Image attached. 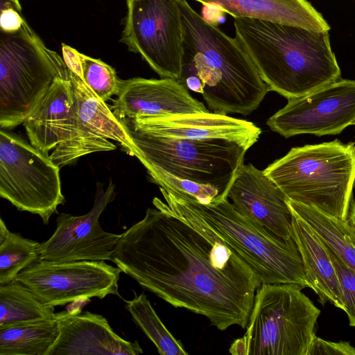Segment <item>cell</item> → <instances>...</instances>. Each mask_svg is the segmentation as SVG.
<instances>
[{
  "instance_id": "obj_1",
  "label": "cell",
  "mask_w": 355,
  "mask_h": 355,
  "mask_svg": "<svg viewBox=\"0 0 355 355\" xmlns=\"http://www.w3.org/2000/svg\"><path fill=\"white\" fill-rule=\"evenodd\" d=\"M153 204L121 234L111 261L144 288L219 330L246 328L261 285L254 270L202 224L175 215L157 197Z\"/></svg>"
},
{
  "instance_id": "obj_2",
  "label": "cell",
  "mask_w": 355,
  "mask_h": 355,
  "mask_svg": "<svg viewBox=\"0 0 355 355\" xmlns=\"http://www.w3.org/2000/svg\"><path fill=\"white\" fill-rule=\"evenodd\" d=\"M183 28L178 80L200 94L215 113L247 116L270 91L238 40L200 16L186 0H176Z\"/></svg>"
},
{
  "instance_id": "obj_3",
  "label": "cell",
  "mask_w": 355,
  "mask_h": 355,
  "mask_svg": "<svg viewBox=\"0 0 355 355\" xmlns=\"http://www.w3.org/2000/svg\"><path fill=\"white\" fill-rule=\"evenodd\" d=\"M132 143L131 155L164 189L191 196L202 203L227 198L244 157L256 141L225 138H178L142 130L119 119Z\"/></svg>"
},
{
  "instance_id": "obj_4",
  "label": "cell",
  "mask_w": 355,
  "mask_h": 355,
  "mask_svg": "<svg viewBox=\"0 0 355 355\" xmlns=\"http://www.w3.org/2000/svg\"><path fill=\"white\" fill-rule=\"evenodd\" d=\"M236 39L268 85L287 99L340 78L328 31L251 18H234Z\"/></svg>"
},
{
  "instance_id": "obj_5",
  "label": "cell",
  "mask_w": 355,
  "mask_h": 355,
  "mask_svg": "<svg viewBox=\"0 0 355 355\" xmlns=\"http://www.w3.org/2000/svg\"><path fill=\"white\" fill-rule=\"evenodd\" d=\"M159 189L173 214L196 220L214 232L254 270L261 284L310 288L293 239L275 237L241 214L227 198L202 203L180 192Z\"/></svg>"
},
{
  "instance_id": "obj_6",
  "label": "cell",
  "mask_w": 355,
  "mask_h": 355,
  "mask_svg": "<svg viewBox=\"0 0 355 355\" xmlns=\"http://www.w3.org/2000/svg\"><path fill=\"white\" fill-rule=\"evenodd\" d=\"M289 200L347 220L355 182V142L292 148L264 170Z\"/></svg>"
},
{
  "instance_id": "obj_7",
  "label": "cell",
  "mask_w": 355,
  "mask_h": 355,
  "mask_svg": "<svg viewBox=\"0 0 355 355\" xmlns=\"http://www.w3.org/2000/svg\"><path fill=\"white\" fill-rule=\"evenodd\" d=\"M320 314L299 286L261 284L246 331L232 343L229 352L234 355H307Z\"/></svg>"
},
{
  "instance_id": "obj_8",
  "label": "cell",
  "mask_w": 355,
  "mask_h": 355,
  "mask_svg": "<svg viewBox=\"0 0 355 355\" xmlns=\"http://www.w3.org/2000/svg\"><path fill=\"white\" fill-rule=\"evenodd\" d=\"M58 78L69 79L63 58L48 49L26 22L15 32L0 31V126L24 123Z\"/></svg>"
},
{
  "instance_id": "obj_9",
  "label": "cell",
  "mask_w": 355,
  "mask_h": 355,
  "mask_svg": "<svg viewBox=\"0 0 355 355\" xmlns=\"http://www.w3.org/2000/svg\"><path fill=\"white\" fill-rule=\"evenodd\" d=\"M0 196L47 225L65 202L60 166L19 135L0 131Z\"/></svg>"
},
{
  "instance_id": "obj_10",
  "label": "cell",
  "mask_w": 355,
  "mask_h": 355,
  "mask_svg": "<svg viewBox=\"0 0 355 355\" xmlns=\"http://www.w3.org/2000/svg\"><path fill=\"white\" fill-rule=\"evenodd\" d=\"M120 42L161 77L178 80L183 28L176 0H128Z\"/></svg>"
},
{
  "instance_id": "obj_11",
  "label": "cell",
  "mask_w": 355,
  "mask_h": 355,
  "mask_svg": "<svg viewBox=\"0 0 355 355\" xmlns=\"http://www.w3.org/2000/svg\"><path fill=\"white\" fill-rule=\"evenodd\" d=\"M121 272L103 260L38 261L22 270L15 280L28 288L44 304L56 306L94 297L119 296Z\"/></svg>"
},
{
  "instance_id": "obj_12",
  "label": "cell",
  "mask_w": 355,
  "mask_h": 355,
  "mask_svg": "<svg viewBox=\"0 0 355 355\" xmlns=\"http://www.w3.org/2000/svg\"><path fill=\"white\" fill-rule=\"evenodd\" d=\"M69 77L74 95V112L64 139L49 155L52 162L62 167L87 154L115 150L116 146L109 139L119 143L131 154V140L105 102L70 70Z\"/></svg>"
},
{
  "instance_id": "obj_13",
  "label": "cell",
  "mask_w": 355,
  "mask_h": 355,
  "mask_svg": "<svg viewBox=\"0 0 355 355\" xmlns=\"http://www.w3.org/2000/svg\"><path fill=\"white\" fill-rule=\"evenodd\" d=\"M266 124L286 138L339 134L355 125V80L340 78L306 95L288 99Z\"/></svg>"
},
{
  "instance_id": "obj_14",
  "label": "cell",
  "mask_w": 355,
  "mask_h": 355,
  "mask_svg": "<svg viewBox=\"0 0 355 355\" xmlns=\"http://www.w3.org/2000/svg\"><path fill=\"white\" fill-rule=\"evenodd\" d=\"M115 196L112 181L105 190L103 184L98 182L94 206L87 214L78 216L60 214L56 219L54 233L47 241L39 244V261H111L121 234L104 231L99 218Z\"/></svg>"
},
{
  "instance_id": "obj_15",
  "label": "cell",
  "mask_w": 355,
  "mask_h": 355,
  "mask_svg": "<svg viewBox=\"0 0 355 355\" xmlns=\"http://www.w3.org/2000/svg\"><path fill=\"white\" fill-rule=\"evenodd\" d=\"M243 216L275 237L292 239L293 214L288 199L264 173L251 164H243L229 190L227 198Z\"/></svg>"
},
{
  "instance_id": "obj_16",
  "label": "cell",
  "mask_w": 355,
  "mask_h": 355,
  "mask_svg": "<svg viewBox=\"0 0 355 355\" xmlns=\"http://www.w3.org/2000/svg\"><path fill=\"white\" fill-rule=\"evenodd\" d=\"M116 96L111 109L119 120L137 116L209 112L205 105L175 78L120 80Z\"/></svg>"
},
{
  "instance_id": "obj_17",
  "label": "cell",
  "mask_w": 355,
  "mask_h": 355,
  "mask_svg": "<svg viewBox=\"0 0 355 355\" xmlns=\"http://www.w3.org/2000/svg\"><path fill=\"white\" fill-rule=\"evenodd\" d=\"M58 336L46 355H138L143 354L137 340L117 335L103 316L85 311L55 313Z\"/></svg>"
},
{
  "instance_id": "obj_18",
  "label": "cell",
  "mask_w": 355,
  "mask_h": 355,
  "mask_svg": "<svg viewBox=\"0 0 355 355\" xmlns=\"http://www.w3.org/2000/svg\"><path fill=\"white\" fill-rule=\"evenodd\" d=\"M128 119L146 132L178 138H225L257 141L261 129L253 123L215 112L137 116Z\"/></svg>"
},
{
  "instance_id": "obj_19",
  "label": "cell",
  "mask_w": 355,
  "mask_h": 355,
  "mask_svg": "<svg viewBox=\"0 0 355 355\" xmlns=\"http://www.w3.org/2000/svg\"><path fill=\"white\" fill-rule=\"evenodd\" d=\"M74 95L69 79L58 78L24 122L30 144L45 155L62 141L71 123Z\"/></svg>"
},
{
  "instance_id": "obj_20",
  "label": "cell",
  "mask_w": 355,
  "mask_h": 355,
  "mask_svg": "<svg viewBox=\"0 0 355 355\" xmlns=\"http://www.w3.org/2000/svg\"><path fill=\"white\" fill-rule=\"evenodd\" d=\"M292 214V238L300 251L310 288L318 295L322 305L330 302L344 311L340 284L327 247L305 222Z\"/></svg>"
},
{
  "instance_id": "obj_21",
  "label": "cell",
  "mask_w": 355,
  "mask_h": 355,
  "mask_svg": "<svg viewBox=\"0 0 355 355\" xmlns=\"http://www.w3.org/2000/svg\"><path fill=\"white\" fill-rule=\"evenodd\" d=\"M234 18H251L329 31L322 16L306 0H195Z\"/></svg>"
},
{
  "instance_id": "obj_22",
  "label": "cell",
  "mask_w": 355,
  "mask_h": 355,
  "mask_svg": "<svg viewBox=\"0 0 355 355\" xmlns=\"http://www.w3.org/2000/svg\"><path fill=\"white\" fill-rule=\"evenodd\" d=\"M291 211L305 222L324 244L355 271V227L348 220L329 216L318 209L288 200Z\"/></svg>"
},
{
  "instance_id": "obj_23",
  "label": "cell",
  "mask_w": 355,
  "mask_h": 355,
  "mask_svg": "<svg viewBox=\"0 0 355 355\" xmlns=\"http://www.w3.org/2000/svg\"><path fill=\"white\" fill-rule=\"evenodd\" d=\"M58 334L55 318L0 328V355H46Z\"/></svg>"
},
{
  "instance_id": "obj_24",
  "label": "cell",
  "mask_w": 355,
  "mask_h": 355,
  "mask_svg": "<svg viewBox=\"0 0 355 355\" xmlns=\"http://www.w3.org/2000/svg\"><path fill=\"white\" fill-rule=\"evenodd\" d=\"M54 306L44 304L17 280L0 284V328L55 318Z\"/></svg>"
},
{
  "instance_id": "obj_25",
  "label": "cell",
  "mask_w": 355,
  "mask_h": 355,
  "mask_svg": "<svg viewBox=\"0 0 355 355\" xmlns=\"http://www.w3.org/2000/svg\"><path fill=\"white\" fill-rule=\"evenodd\" d=\"M62 51L69 69L79 76L100 99L106 102L118 94L120 79L113 67L64 44L62 45Z\"/></svg>"
},
{
  "instance_id": "obj_26",
  "label": "cell",
  "mask_w": 355,
  "mask_h": 355,
  "mask_svg": "<svg viewBox=\"0 0 355 355\" xmlns=\"http://www.w3.org/2000/svg\"><path fill=\"white\" fill-rule=\"evenodd\" d=\"M125 308L159 354H189L180 340H177L162 323L144 293L135 294L133 299L126 301Z\"/></svg>"
},
{
  "instance_id": "obj_27",
  "label": "cell",
  "mask_w": 355,
  "mask_h": 355,
  "mask_svg": "<svg viewBox=\"0 0 355 355\" xmlns=\"http://www.w3.org/2000/svg\"><path fill=\"white\" fill-rule=\"evenodd\" d=\"M39 244L9 230L0 239V284L15 280L22 270L39 261Z\"/></svg>"
},
{
  "instance_id": "obj_28",
  "label": "cell",
  "mask_w": 355,
  "mask_h": 355,
  "mask_svg": "<svg viewBox=\"0 0 355 355\" xmlns=\"http://www.w3.org/2000/svg\"><path fill=\"white\" fill-rule=\"evenodd\" d=\"M327 250L340 284L344 311L347 315L349 325L355 327V271L345 265L328 247Z\"/></svg>"
},
{
  "instance_id": "obj_29",
  "label": "cell",
  "mask_w": 355,
  "mask_h": 355,
  "mask_svg": "<svg viewBox=\"0 0 355 355\" xmlns=\"http://www.w3.org/2000/svg\"><path fill=\"white\" fill-rule=\"evenodd\" d=\"M26 23L19 0H0V31L15 32Z\"/></svg>"
},
{
  "instance_id": "obj_30",
  "label": "cell",
  "mask_w": 355,
  "mask_h": 355,
  "mask_svg": "<svg viewBox=\"0 0 355 355\" xmlns=\"http://www.w3.org/2000/svg\"><path fill=\"white\" fill-rule=\"evenodd\" d=\"M355 355V348L349 342H331L315 336L307 355Z\"/></svg>"
},
{
  "instance_id": "obj_31",
  "label": "cell",
  "mask_w": 355,
  "mask_h": 355,
  "mask_svg": "<svg viewBox=\"0 0 355 355\" xmlns=\"http://www.w3.org/2000/svg\"><path fill=\"white\" fill-rule=\"evenodd\" d=\"M347 220L355 227V201H352Z\"/></svg>"
},
{
  "instance_id": "obj_32",
  "label": "cell",
  "mask_w": 355,
  "mask_h": 355,
  "mask_svg": "<svg viewBox=\"0 0 355 355\" xmlns=\"http://www.w3.org/2000/svg\"><path fill=\"white\" fill-rule=\"evenodd\" d=\"M126 1H128V0H126Z\"/></svg>"
}]
</instances>
